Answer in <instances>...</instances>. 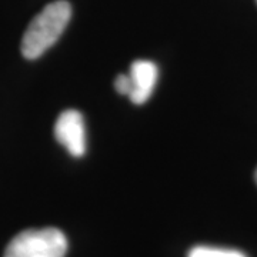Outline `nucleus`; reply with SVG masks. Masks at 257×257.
<instances>
[{"label": "nucleus", "mask_w": 257, "mask_h": 257, "mask_svg": "<svg viewBox=\"0 0 257 257\" xmlns=\"http://www.w3.org/2000/svg\"><path fill=\"white\" fill-rule=\"evenodd\" d=\"M114 87H116L117 93L128 96L130 90H132V83H130L128 74H119L114 80Z\"/></svg>", "instance_id": "nucleus-6"}, {"label": "nucleus", "mask_w": 257, "mask_h": 257, "mask_svg": "<svg viewBox=\"0 0 257 257\" xmlns=\"http://www.w3.org/2000/svg\"><path fill=\"white\" fill-rule=\"evenodd\" d=\"M56 140L74 157L86 153V128L80 111L69 109L60 113L55 124Z\"/></svg>", "instance_id": "nucleus-3"}, {"label": "nucleus", "mask_w": 257, "mask_h": 257, "mask_svg": "<svg viewBox=\"0 0 257 257\" xmlns=\"http://www.w3.org/2000/svg\"><path fill=\"white\" fill-rule=\"evenodd\" d=\"M254 179H256V183H257V170H256V175H254Z\"/></svg>", "instance_id": "nucleus-7"}, {"label": "nucleus", "mask_w": 257, "mask_h": 257, "mask_svg": "<svg viewBox=\"0 0 257 257\" xmlns=\"http://www.w3.org/2000/svg\"><path fill=\"white\" fill-rule=\"evenodd\" d=\"M67 239L55 227L30 229L19 233L6 247L5 257H64Z\"/></svg>", "instance_id": "nucleus-2"}, {"label": "nucleus", "mask_w": 257, "mask_h": 257, "mask_svg": "<svg viewBox=\"0 0 257 257\" xmlns=\"http://www.w3.org/2000/svg\"><path fill=\"white\" fill-rule=\"evenodd\" d=\"M256 2H257V0H256Z\"/></svg>", "instance_id": "nucleus-8"}, {"label": "nucleus", "mask_w": 257, "mask_h": 257, "mask_svg": "<svg viewBox=\"0 0 257 257\" xmlns=\"http://www.w3.org/2000/svg\"><path fill=\"white\" fill-rule=\"evenodd\" d=\"M157 66L150 60H136L130 66V100L135 104L146 103L155 90L157 82Z\"/></svg>", "instance_id": "nucleus-4"}, {"label": "nucleus", "mask_w": 257, "mask_h": 257, "mask_svg": "<svg viewBox=\"0 0 257 257\" xmlns=\"http://www.w3.org/2000/svg\"><path fill=\"white\" fill-rule=\"evenodd\" d=\"M187 257H247L244 253L233 248L210 247V246H196L193 247Z\"/></svg>", "instance_id": "nucleus-5"}, {"label": "nucleus", "mask_w": 257, "mask_h": 257, "mask_svg": "<svg viewBox=\"0 0 257 257\" xmlns=\"http://www.w3.org/2000/svg\"><path fill=\"white\" fill-rule=\"evenodd\" d=\"M72 18V6L66 0L47 5L30 22L22 39V55L35 60L55 45Z\"/></svg>", "instance_id": "nucleus-1"}]
</instances>
